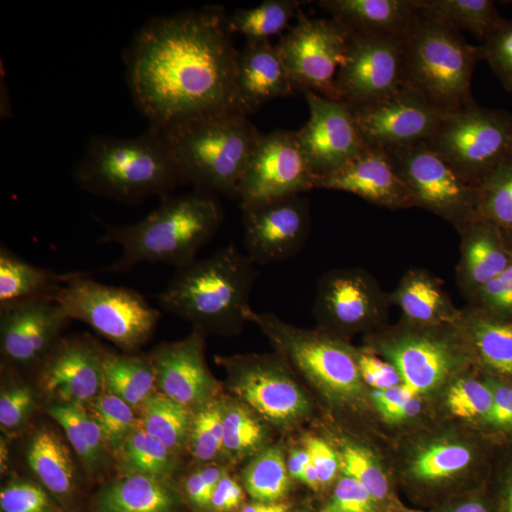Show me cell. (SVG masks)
I'll return each instance as SVG.
<instances>
[{"label":"cell","mask_w":512,"mask_h":512,"mask_svg":"<svg viewBox=\"0 0 512 512\" xmlns=\"http://www.w3.org/2000/svg\"><path fill=\"white\" fill-rule=\"evenodd\" d=\"M342 28L333 10L309 9L229 26L202 49L185 77L188 121L224 191L362 167L353 136L359 76Z\"/></svg>","instance_id":"1"},{"label":"cell","mask_w":512,"mask_h":512,"mask_svg":"<svg viewBox=\"0 0 512 512\" xmlns=\"http://www.w3.org/2000/svg\"><path fill=\"white\" fill-rule=\"evenodd\" d=\"M336 330L322 292L293 285L286 291L241 296L217 328L191 338H156L153 365L183 372L177 392L157 403L184 410L211 394H245L272 402L295 389L298 376L329 345Z\"/></svg>","instance_id":"2"},{"label":"cell","mask_w":512,"mask_h":512,"mask_svg":"<svg viewBox=\"0 0 512 512\" xmlns=\"http://www.w3.org/2000/svg\"><path fill=\"white\" fill-rule=\"evenodd\" d=\"M109 262L128 288L190 306L281 276L244 202L228 191L201 207L141 202Z\"/></svg>","instance_id":"3"},{"label":"cell","mask_w":512,"mask_h":512,"mask_svg":"<svg viewBox=\"0 0 512 512\" xmlns=\"http://www.w3.org/2000/svg\"><path fill=\"white\" fill-rule=\"evenodd\" d=\"M382 394L345 366L308 389L265 403L238 443L248 466L306 500L349 504L372 483L386 407Z\"/></svg>","instance_id":"4"},{"label":"cell","mask_w":512,"mask_h":512,"mask_svg":"<svg viewBox=\"0 0 512 512\" xmlns=\"http://www.w3.org/2000/svg\"><path fill=\"white\" fill-rule=\"evenodd\" d=\"M372 174L355 164L330 165L238 195L279 275L296 286L355 298L357 278L393 202Z\"/></svg>","instance_id":"5"},{"label":"cell","mask_w":512,"mask_h":512,"mask_svg":"<svg viewBox=\"0 0 512 512\" xmlns=\"http://www.w3.org/2000/svg\"><path fill=\"white\" fill-rule=\"evenodd\" d=\"M73 448L103 478L123 481L167 512H220L241 468L212 441L138 420L131 409H107Z\"/></svg>","instance_id":"6"},{"label":"cell","mask_w":512,"mask_h":512,"mask_svg":"<svg viewBox=\"0 0 512 512\" xmlns=\"http://www.w3.org/2000/svg\"><path fill=\"white\" fill-rule=\"evenodd\" d=\"M477 265L448 215L444 197L393 201L357 278L362 315L473 284Z\"/></svg>","instance_id":"7"},{"label":"cell","mask_w":512,"mask_h":512,"mask_svg":"<svg viewBox=\"0 0 512 512\" xmlns=\"http://www.w3.org/2000/svg\"><path fill=\"white\" fill-rule=\"evenodd\" d=\"M443 137H467L507 151L504 117L512 99V37L498 28H464L448 19L447 35L413 69Z\"/></svg>","instance_id":"8"},{"label":"cell","mask_w":512,"mask_h":512,"mask_svg":"<svg viewBox=\"0 0 512 512\" xmlns=\"http://www.w3.org/2000/svg\"><path fill=\"white\" fill-rule=\"evenodd\" d=\"M366 366L382 396L430 392L450 379L467 346L464 302L451 292L366 313Z\"/></svg>","instance_id":"9"},{"label":"cell","mask_w":512,"mask_h":512,"mask_svg":"<svg viewBox=\"0 0 512 512\" xmlns=\"http://www.w3.org/2000/svg\"><path fill=\"white\" fill-rule=\"evenodd\" d=\"M353 136L357 160L370 173L410 148L443 137L413 69L404 60L370 62L357 79Z\"/></svg>","instance_id":"10"},{"label":"cell","mask_w":512,"mask_h":512,"mask_svg":"<svg viewBox=\"0 0 512 512\" xmlns=\"http://www.w3.org/2000/svg\"><path fill=\"white\" fill-rule=\"evenodd\" d=\"M456 143L464 177L444 202L478 268L512 252V153L467 137L457 138Z\"/></svg>","instance_id":"11"},{"label":"cell","mask_w":512,"mask_h":512,"mask_svg":"<svg viewBox=\"0 0 512 512\" xmlns=\"http://www.w3.org/2000/svg\"><path fill=\"white\" fill-rule=\"evenodd\" d=\"M103 480L92 460L73 447L0 458L2 512H87Z\"/></svg>","instance_id":"12"},{"label":"cell","mask_w":512,"mask_h":512,"mask_svg":"<svg viewBox=\"0 0 512 512\" xmlns=\"http://www.w3.org/2000/svg\"><path fill=\"white\" fill-rule=\"evenodd\" d=\"M103 416L47 397L5 367L0 373V458L74 447Z\"/></svg>","instance_id":"13"},{"label":"cell","mask_w":512,"mask_h":512,"mask_svg":"<svg viewBox=\"0 0 512 512\" xmlns=\"http://www.w3.org/2000/svg\"><path fill=\"white\" fill-rule=\"evenodd\" d=\"M443 0H400L376 13L356 15L343 25L346 50H360L370 62L404 60L433 39L434 32L451 18Z\"/></svg>","instance_id":"14"},{"label":"cell","mask_w":512,"mask_h":512,"mask_svg":"<svg viewBox=\"0 0 512 512\" xmlns=\"http://www.w3.org/2000/svg\"><path fill=\"white\" fill-rule=\"evenodd\" d=\"M468 470L476 493L512 507V402L481 414Z\"/></svg>","instance_id":"15"},{"label":"cell","mask_w":512,"mask_h":512,"mask_svg":"<svg viewBox=\"0 0 512 512\" xmlns=\"http://www.w3.org/2000/svg\"><path fill=\"white\" fill-rule=\"evenodd\" d=\"M370 477L372 483L389 491L404 512H512L510 505L476 491L473 494L450 493L402 468H384L376 463L370 470Z\"/></svg>","instance_id":"16"},{"label":"cell","mask_w":512,"mask_h":512,"mask_svg":"<svg viewBox=\"0 0 512 512\" xmlns=\"http://www.w3.org/2000/svg\"><path fill=\"white\" fill-rule=\"evenodd\" d=\"M474 282L512 286V252L491 264L478 266Z\"/></svg>","instance_id":"17"},{"label":"cell","mask_w":512,"mask_h":512,"mask_svg":"<svg viewBox=\"0 0 512 512\" xmlns=\"http://www.w3.org/2000/svg\"><path fill=\"white\" fill-rule=\"evenodd\" d=\"M477 8L494 20L495 28L512 37V0H485L478 2Z\"/></svg>","instance_id":"18"},{"label":"cell","mask_w":512,"mask_h":512,"mask_svg":"<svg viewBox=\"0 0 512 512\" xmlns=\"http://www.w3.org/2000/svg\"><path fill=\"white\" fill-rule=\"evenodd\" d=\"M309 501L303 498L302 495L292 493L289 495L288 500L285 501L281 507L275 508V510L268 512H306Z\"/></svg>","instance_id":"19"},{"label":"cell","mask_w":512,"mask_h":512,"mask_svg":"<svg viewBox=\"0 0 512 512\" xmlns=\"http://www.w3.org/2000/svg\"><path fill=\"white\" fill-rule=\"evenodd\" d=\"M504 136L505 141H507V151L512 153V99L504 117Z\"/></svg>","instance_id":"20"},{"label":"cell","mask_w":512,"mask_h":512,"mask_svg":"<svg viewBox=\"0 0 512 512\" xmlns=\"http://www.w3.org/2000/svg\"><path fill=\"white\" fill-rule=\"evenodd\" d=\"M92 512H137L134 508L130 507H106L100 508V510L92 511Z\"/></svg>","instance_id":"21"}]
</instances>
